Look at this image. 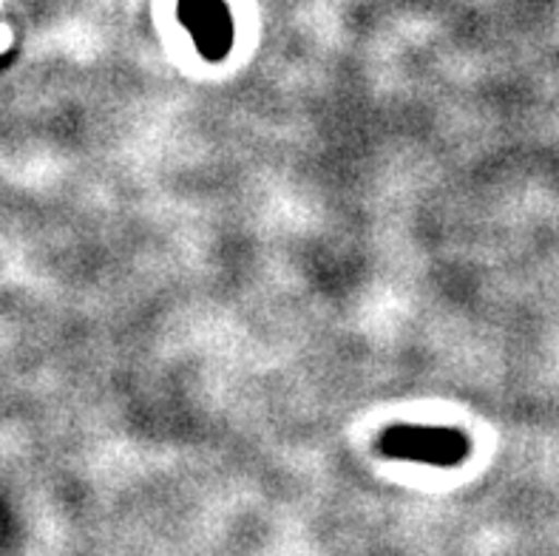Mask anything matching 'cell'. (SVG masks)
Segmentation results:
<instances>
[{"label":"cell","instance_id":"cell-1","mask_svg":"<svg viewBox=\"0 0 559 556\" xmlns=\"http://www.w3.org/2000/svg\"><path fill=\"white\" fill-rule=\"evenodd\" d=\"M378 449L392 460L426 465H457L468 458L472 443L457 429L438 426H392L378 440Z\"/></svg>","mask_w":559,"mask_h":556},{"label":"cell","instance_id":"cell-2","mask_svg":"<svg viewBox=\"0 0 559 556\" xmlns=\"http://www.w3.org/2000/svg\"><path fill=\"white\" fill-rule=\"evenodd\" d=\"M179 17L207 60H222L234 43V23L222 0H179Z\"/></svg>","mask_w":559,"mask_h":556}]
</instances>
